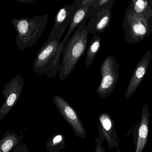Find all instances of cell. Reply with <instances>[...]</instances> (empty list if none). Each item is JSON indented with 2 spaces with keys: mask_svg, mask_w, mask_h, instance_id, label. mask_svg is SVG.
<instances>
[{
  "mask_svg": "<svg viewBox=\"0 0 152 152\" xmlns=\"http://www.w3.org/2000/svg\"><path fill=\"white\" fill-rule=\"evenodd\" d=\"M86 18L78 25L75 33L68 39L62 53L58 68V77L63 80L69 77L87 49L89 31L86 28Z\"/></svg>",
  "mask_w": 152,
  "mask_h": 152,
  "instance_id": "obj_1",
  "label": "cell"
},
{
  "mask_svg": "<svg viewBox=\"0 0 152 152\" xmlns=\"http://www.w3.org/2000/svg\"><path fill=\"white\" fill-rule=\"evenodd\" d=\"M48 17L45 14L12 19L11 23L17 33L16 45L20 52L33 46L42 36L48 24Z\"/></svg>",
  "mask_w": 152,
  "mask_h": 152,
  "instance_id": "obj_2",
  "label": "cell"
},
{
  "mask_svg": "<svg viewBox=\"0 0 152 152\" xmlns=\"http://www.w3.org/2000/svg\"><path fill=\"white\" fill-rule=\"evenodd\" d=\"M124 38L128 43H138L152 33V18L133 12L127 7L122 23Z\"/></svg>",
  "mask_w": 152,
  "mask_h": 152,
  "instance_id": "obj_3",
  "label": "cell"
},
{
  "mask_svg": "<svg viewBox=\"0 0 152 152\" xmlns=\"http://www.w3.org/2000/svg\"><path fill=\"white\" fill-rule=\"evenodd\" d=\"M119 64L112 56L105 58L101 66V81L96 89V93L101 98H105L110 95L119 77Z\"/></svg>",
  "mask_w": 152,
  "mask_h": 152,
  "instance_id": "obj_4",
  "label": "cell"
},
{
  "mask_svg": "<svg viewBox=\"0 0 152 152\" xmlns=\"http://www.w3.org/2000/svg\"><path fill=\"white\" fill-rule=\"evenodd\" d=\"M60 41L49 38L40 48L33 64L34 72L40 75H48L53 67Z\"/></svg>",
  "mask_w": 152,
  "mask_h": 152,
  "instance_id": "obj_5",
  "label": "cell"
},
{
  "mask_svg": "<svg viewBox=\"0 0 152 152\" xmlns=\"http://www.w3.org/2000/svg\"><path fill=\"white\" fill-rule=\"evenodd\" d=\"M24 81L20 75L12 78L2 90L5 101L0 108V122L11 110L20 98L24 87Z\"/></svg>",
  "mask_w": 152,
  "mask_h": 152,
  "instance_id": "obj_6",
  "label": "cell"
},
{
  "mask_svg": "<svg viewBox=\"0 0 152 152\" xmlns=\"http://www.w3.org/2000/svg\"><path fill=\"white\" fill-rule=\"evenodd\" d=\"M81 1L82 0H75L70 4L65 5L59 10L49 37L61 41L66 29L72 22L74 15Z\"/></svg>",
  "mask_w": 152,
  "mask_h": 152,
  "instance_id": "obj_7",
  "label": "cell"
},
{
  "mask_svg": "<svg viewBox=\"0 0 152 152\" xmlns=\"http://www.w3.org/2000/svg\"><path fill=\"white\" fill-rule=\"evenodd\" d=\"M53 101L61 116L72 127L76 136L82 139L86 138L85 127L74 108L63 97L58 95L53 96Z\"/></svg>",
  "mask_w": 152,
  "mask_h": 152,
  "instance_id": "obj_8",
  "label": "cell"
},
{
  "mask_svg": "<svg viewBox=\"0 0 152 152\" xmlns=\"http://www.w3.org/2000/svg\"><path fill=\"white\" fill-rule=\"evenodd\" d=\"M99 139L105 140L110 150L116 147L118 150V137L115 130V122L109 113L104 112L99 115L98 118Z\"/></svg>",
  "mask_w": 152,
  "mask_h": 152,
  "instance_id": "obj_9",
  "label": "cell"
},
{
  "mask_svg": "<svg viewBox=\"0 0 152 152\" xmlns=\"http://www.w3.org/2000/svg\"><path fill=\"white\" fill-rule=\"evenodd\" d=\"M152 57L151 51H148L137 65L124 96L126 100L129 99L134 94L143 79L151 63Z\"/></svg>",
  "mask_w": 152,
  "mask_h": 152,
  "instance_id": "obj_10",
  "label": "cell"
},
{
  "mask_svg": "<svg viewBox=\"0 0 152 152\" xmlns=\"http://www.w3.org/2000/svg\"><path fill=\"white\" fill-rule=\"evenodd\" d=\"M150 113L147 103L142 108L141 113V121L137 130V139L135 152H142L147 145L149 131Z\"/></svg>",
  "mask_w": 152,
  "mask_h": 152,
  "instance_id": "obj_11",
  "label": "cell"
},
{
  "mask_svg": "<svg viewBox=\"0 0 152 152\" xmlns=\"http://www.w3.org/2000/svg\"><path fill=\"white\" fill-rule=\"evenodd\" d=\"M112 18L111 10L107 9L92 16L86 25V28L91 34L103 33L109 27Z\"/></svg>",
  "mask_w": 152,
  "mask_h": 152,
  "instance_id": "obj_12",
  "label": "cell"
},
{
  "mask_svg": "<svg viewBox=\"0 0 152 152\" xmlns=\"http://www.w3.org/2000/svg\"><path fill=\"white\" fill-rule=\"evenodd\" d=\"M95 1V0H82L80 5L77 9L74 15L73 20L70 26H69V28L67 32L66 36L62 42L60 43L58 50L59 52L62 53L63 49L68 39L70 37L72 33L77 28L80 22L86 18L90 6Z\"/></svg>",
  "mask_w": 152,
  "mask_h": 152,
  "instance_id": "obj_13",
  "label": "cell"
},
{
  "mask_svg": "<svg viewBox=\"0 0 152 152\" xmlns=\"http://www.w3.org/2000/svg\"><path fill=\"white\" fill-rule=\"evenodd\" d=\"M23 136L9 129L0 140V152H10L19 145Z\"/></svg>",
  "mask_w": 152,
  "mask_h": 152,
  "instance_id": "obj_14",
  "label": "cell"
},
{
  "mask_svg": "<svg viewBox=\"0 0 152 152\" xmlns=\"http://www.w3.org/2000/svg\"><path fill=\"white\" fill-rule=\"evenodd\" d=\"M129 6L137 14L152 18V0H131Z\"/></svg>",
  "mask_w": 152,
  "mask_h": 152,
  "instance_id": "obj_15",
  "label": "cell"
},
{
  "mask_svg": "<svg viewBox=\"0 0 152 152\" xmlns=\"http://www.w3.org/2000/svg\"><path fill=\"white\" fill-rule=\"evenodd\" d=\"M101 45V38L99 34H94L87 49L85 63L86 67L88 68L92 64Z\"/></svg>",
  "mask_w": 152,
  "mask_h": 152,
  "instance_id": "obj_16",
  "label": "cell"
},
{
  "mask_svg": "<svg viewBox=\"0 0 152 152\" xmlns=\"http://www.w3.org/2000/svg\"><path fill=\"white\" fill-rule=\"evenodd\" d=\"M66 147V139L63 134H55L49 138L46 143L48 152H60Z\"/></svg>",
  "mask_w": 152,
  "mask_h": 152,
  "instance_id": "obj_17",
  "label": "cell"
},
{
  "mask_svg": "<svg viewBox=\"0 0 152 152\" xmlns=\"http://www.w3.org/2000/svg\"><path fill=\"white\" fill-rule=\"evenodd\" d=\"M116 0H95L90 6L86 18H89L97 12L104 10H111Z\"/></svg>",
  "mask_w": 152,
  "mask_h": 152,
  "instance_id": "obj_18",
  "label": "cell"
},
{
  "mask_svg": "<svg viewBox=\"0 0 152 152\" xmlns=\"http://www.w3.org/2000/svg\"><path fill=\"white\" fill-rule=\"evenodd\" d=\"M12 152H29V150L26 145H19Z\"/></svg>",
  "mask_w": 152,
  "mask_h": 152,
  "instance_id": "obj_19",
  "label": "cell"
},
{
  "mask_svg": "<svg viewBox=\"0 0 152 152\" xmlns=\"http://www.w3.org/2000/svg\"><path fill=\"white\" fill-rule=\"evenodd\" d=\"M95 140H96L97 145H96L95 152H104V147L102 146L103 141H102L99 138H96V137Z\"/></svg>",
  "mask_w": 152,
  "mask_h": 152,
  "instance_id": "obj_20",
  "label": "cell"
},
{
  "mask_svg": "<svg viewBox=\"0 0 152 152\" xmlns=\"http://www.w3.org/2000/svg\"><path fill=\"white\" fill-rule=\"evenodd\" d=\"M18 2L26 4H34L35 2V0H15Z\"/></svg>",
  "mask_w": 152,
  "mask_h": 152,
  "instance_id": "obj_21",
  "label": "cell"
},
{
  "mask_svg": "<svg viewBox=\"0 0 152 152\" xmlns=\"http://www.w3.org/2000/svg\"><path fill=\"white\" fill-rule=\"evenodd\" d=\"M54 1H63V0H54Z\"/></svg>",
  "mask_w": 152,
  "mask_h": 152,
  "instance_id": "obj_22",
  "label": "cell"
},
{
  "mask_svg": "<svg viewBox=\"0 0 152 152\" xmlns=\"http://www.w3.org/2000/svg\"><path fill=\"white\" fill-rule=\"evenodd\" d=\"M35 1H36V0H35Z\"/></svg>",
  "mask_w": 152,
  "mask_h": 152,
  "instance_id": "obj_23",
  "label": "cell"
}]
</instances>
